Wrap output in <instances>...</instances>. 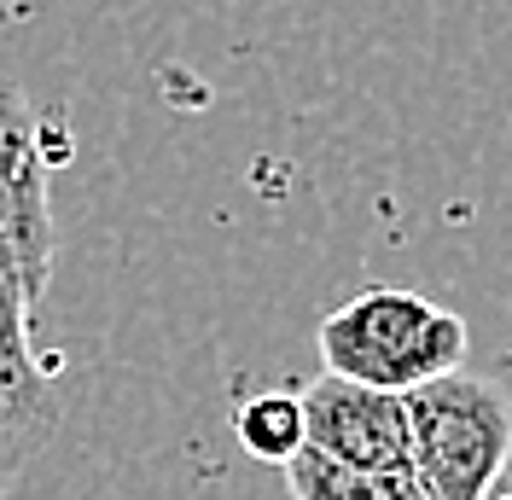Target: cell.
Segmentation results:
<instances>
[{"mask_svg":"<svg viewBox=\"0 0 512 500\" xmlns=\"http://www.w3.org/2000/svg\"><path fill=\"white\" fill-rule=\"evenodd\" d=\"M0 280L35 314L53 280V198L41 111L18 88H0Z\"/></svg>","mask_w":512,"mask_h":500,"instance_id":"3957f363","label":"cell"},{"mask_svg":"<svg viewBox=\"0 0 512 500\" xmlns=\"http://www.w3.org/2000/svg\"><path fill=\"white\" fill-rule=\"evenodd\" d=\"M233 431L245 442V454L268 460V466L286 471L303 448H309V431H303V402L291 390H262V396H245L233 407Z\"/></svg>","mask_w":512,"mask_h":500,"instance_id":"52a82bcc","label":"cell"},{"mask_svg":"<svg viewBox=\"0 0 512 500\" xmlns=\"http://www.w3.org/2000/svg\"><path fill=\"white\" fill-rule=\"evenodd\" d=\"M53 425H59V402L30 349V309L0 280V483L47 448Z\"/></svg>","mask_w":512,"mask_h":500,"instance_id":"5b68a950","label":"cell"},{"mask_svg":"<svg viewBox=\"0 0 512 500\" xmlns=\"http://www.w3.org/2000/svg\"><path fill=\"white\" fill-rule=\"evenodd\" d=\"M297 402H303L309 454L350 471H408V460H414L408 396L320 373L297 390Z\"/></svg>","mask_w":512,"mask_h":500,"instance_id":"277c9868","label":"cell"},{"mask_svg":"<svg viewBox=\"0 0 512 500\" xmlns=\"http://www.w3.org/2000/svg\"><path fill=\"white\" fill-rule=\"evenodd\" d=\"M489 500H512V489H507V495H489Z\"/></svg>","mask_w":512,"mask_h":500,"instance_id":"ba28073f","label":"cell"},{"mask_svg":"<svg viewBox=\"0 0 512 500\" xmlns=\"http://www.w3.org/2000/svg\"><path fill=\"white\" fill-rule=\"evenodd\" d=\"M286 483L291 500H425L414 471H350L309 454V448L286 466Z\"/></svg>","mask_w":512,"mask_h":500,"instance_id":"8992f818","label":"cell"},{"mask_svg":"<svg viewBox=\"0 0 512 500\" xmlns=\"http://www.w3.org/2000/svg\"><path fill=\"white\" fill-rule=\"evenodd\" d=\"M320 373L414 396L431 378L460 373L466 361V320L437 309L408 285H367L344 309H332L315 332Z\"/></svg>","mask_w":512,"mask_h":500,"instance_id":"6da1fadb","label":"cell"},{"mask_svg":"<svg viewBox=\"0 0 512 500\" xmlns=\"http://www.w3.org/2000/svg\"><path fill=\"white\" fill-rule=\"evenodd\" d=\"M414 483L425 500H489L512 454V402L495 378L448 373L408 396Z\"/></svg>","mask_w":512,"mask_h":500,"instance_id":"7a4b0ae2","label":"cell"}]
</instances>
